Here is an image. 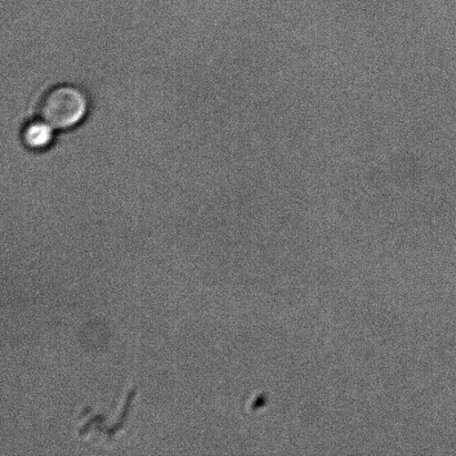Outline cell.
Returning <instances> with one entry per match:
<instances>
[{
  "label": "cell",
  "mask_w": 456,
  "mask_h": 456,
  "mask_svg": "<svg viewBox=\"0 0 456 456\" xmlns=\"http://www.w3.org/2000/svg\"><path fill=\"white\" fill-rule=\"evenodd\" d=\"M55 128L43 118L31 120L22 128L21 140L30 150L40 151L47 149L53 141Z\"/></svg>",
  "instance_id": "cell-2"
},
{
  "label": "cell",
  "mask_w": 456,
  "mask_h": 456,
  "mask_svg": "<svg viewBox=\"0 0 456 456\" xmlns=\"http://www.w3.org/2000/svg\"><path fill=\"white\" fill-rule=\"evenodd\" d=\"M88 111V98L82 89L60 85L45 94L39 105L40 118L55 129H69L82 122Z\"/></svg>",
  "instance_id": "cell-1"
}]
</instances>
